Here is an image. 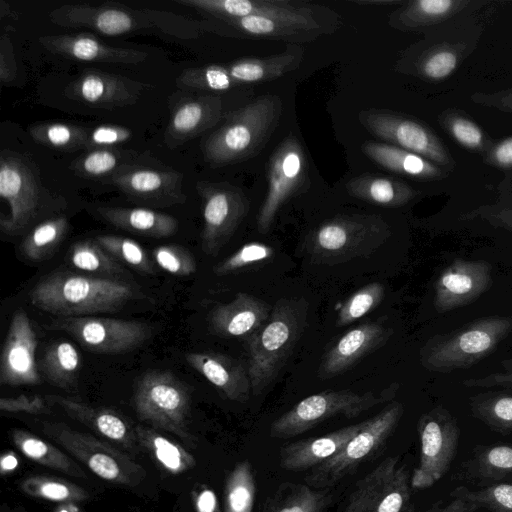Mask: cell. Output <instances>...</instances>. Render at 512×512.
<instances>
[{"mask_svg": "<svg viewBox=\"0 0 512 512\" xmlns=\"http://www.w3.org/2000/svg\"><path fill=\"white\" fill-rule=\"evenodd\" d=\"M136 296L135 288L121 279L70 271L50 273L29 293L36 308L58 317L115 312Z\"/></svg>", "mask_w": 512, "mask_h": 512, "instance_id": "6da1fadb", "label": "cell"}, {"mask_svg": "<svg viewBox=\"0 0 512 512\" xmlns=\"http://www.w3.org/2000/svg\"><path fill=\"white\" fill-rule=\"evenodd\" d=\"M307 315L305 299H280L267 321L247 338V367L254 396L263 393L279 375L304 331Z\"/></svg>", "mask_w": 512, "mask_h": 512, "instance_id": "7a4b0ae2", "label": "cell"}, {"mask_svg": "<svg viewBox=\"0 0 512 512\" xmlns=\"http://www.w3.org/2000/svg\"><path fill=\"white\" fill-rule=\"evenodd\" d=\"M281 114L276 95H263L227 114L225 123L204 141L205 160L222 166L253 157L269 140Z\"/></svg>", "mask_w": 512, "mask_h": 512, "instance_id": "3957f363", "label": "cell"}, {"mask_svg": "<svg viewBox=\"0 0 512 512\" xmlns=\"http://www.w3.org/2000/svg\"><path fill=\"white\" fill-rule=\"evenodd\" d=\"M390 234L389 225L380 215H339L312 229L303 247L312 262L335 265L371 255Z\"/></svg>", "mask_w": 512, "mask_h": 512, "instance_id": "277c9868", "label": "cell"}, {"mask_svg": "<svg viewBox=\"0 0 512 512\" xmlns=\"http://www.w3.org/2000/svg\"><path fill=\"white\" fill-rule=\"evenodd\" d=\"M395 388L388 387L380 393H355L350 390L324 391L299 401L290 410L275 419L270 436L287 439L302 434L322 422L344 416L354 418L361 413L389 401Z\"/></svg>", "mask_w": 512, "mask_h": 512, "instance_id": "5b68a950", "label": "cell"}, {"mask_svg": "<svg viewBox=\"0 0 512 512\" xmlns=\"http://www.w3.org/2000/svg\"><path fill=\"white\" fill-rule=\"evenodd\" d=\"M403 412L401 403L392 402L367 419L364 427L336 455L311 469L305 477L306 484L316 489L328 488L378 455L395 431Z\"/></svg>", "mask_w": 512, "mask_h": 512, "instance_id": "8992f818", "label": "cell"}, {"mask_svg": "<svg viewBox=\"0 0 512 512\" xmlns=\"http://www.w3.org/2000/svg\"><path fill=\"white\" fill-rule=\"evenodd\" d=\"M302 57V47L292 44L285 51L266 57L243 58L225 64L185 69L177 78V84L201 90L224 91L243 84L271 81L295 70Z\"/></svg>", "mask_w": 512, "mask_h": 512, "instance_id": "52a82bcc", "label": "cell"}, {"mask_svg": "<svg viewBox=\"0 0 512 512\" xmlns=\"http://www.w3.org/2000/svg\"><path fill=\"white\" fill-rule=\"evenodd\" d=\"M133 403L138 417L156 427L187 437L191 397L171 371L151 370L136 382Z\"/></svg>", "mask_w": 512, "mask_h": 512, "instance_id": "ba28073f", "label": "cell"}, {"mask_svg": "<svg viewBox=\"0 0 512 512\" xmlns=\"http://www.w3.org/2000/svg\"><path fill=\"white\" fill-rule=\"evenodd\" d=\"M511 326L509 318L480 320L448 339L428 344L421 354L422 364L440 372L471 365L494 349Z\"/></svg>", "mask_w": 512, "mask_h": 512, "instance_id": "9c48e42d", "label": "cell"}, {"mask_svg": "<svg viewBox=\"0 0 512 512\" xmlns=\"http://www.w3.org/2000/svg\"><path fill=\"white\" fill-rule=\"evenodd\" d=\"M420 460L410 479L416 489L429 488L450 469L459 444L457 421L439 407L423 414L417 424Z\"/></svg>", "mask_w": 512, "mask_h": 512, "instance_id": "30bf717a", "label": "cell"}, {"mask_svg": "<svg viewBox=\"0 0 512 512\" xmlns=\"http://www.w3.org/2000/svg\"><path fill=\"white\" fill-rule=\"evenodd\" d=\"M47 328L66 332L85 349L100 354L132 351L151 335V328L146 323L97 316L58 317Z\"/></svg>", "mask_w": 512, "mask_h": 512, "instance_id": "8fae6325", "label": "cell"}, {"mask_svg": "<svg viewBox=\"0 0 512 512\" xmlns=\"http://www.w3.org/2000/svg\"><path fill=\"white\" fill-rule=\"evenodd\" d=\"M196 189L203 201L201 247L205 254L215 256L247 216L249 201L239 187L230 183L198 181Z\"/></svg>", "mask_w": 512, "mask_h": 512, "instance_id": "7c38bea8", "label": "cell"}, {"mask_svg": "<svg viewBox=\"0 0 512 512\" xmlns=\"http://www.w3.org/2000/svg\"><path fill=\"white\" fill-rule=\"evenodd\" d=\"M358 120L367 131L388 144L421 155L444 169L454 165L442 141L419 121L377 108L360 111Z\"/></svg>", "mask_w": 512, "mask_h": 512, "instance_id": "4fadbf2b", "label": "cell"}, {"mask_svg": "<svg viewBox=\"0 0 512 512\" xmlns=\"http://www.w3.org/2000/svg\"><path fill=\"white\" fill-rule=\"evenodd\" d=\"M410 474L397 456L360 479L341 512H403L410 506Z\"/></svg>", "mask_w": 512, "mask_h": 512, "instance_id": "5bb4252c", "label": "cell"}, {"mask_svg": "<svg viewBox=\"0 0 512 512\" xmlns=\"http://www.w3.org/2000/svg\"><path fill=\"white\" fill-rule=\"evenodd\" d=\"M307 159L299 139L290 134L270 156L267 166V192L259 208L256 225L266 234L280 208L296 194L306 179Z\"/></svg>", "mask_w": 512, "mask_h": 512, "instance_id": "9a60e30c", "label": "cell"}, {"mask_svg": "<svg viewBox=\"0 0 512 512\" xmlns=\"http://www.w3.org/2000/svg\"><path fill=\"white\" fill-rule=\"evenodd\" d=\"M0 196L10 208L9 216L0 218V228L6 235L23 233L40 214L41 187L29 165L9 151H2L0 156Z\"/></svg>", "mask_w": 512, "mask_h": 512, "instance_id": "2e32d148", "label": "cell"}, {"mask_svg": "<svg viewBox=\"0 0 512 512\" xmlns=\"http://www.w3.org/2000/svg\"><path fill=\"white\" fill-rule=\"evenodd\" d=\"M54 24L89 28L106 36H119L141 29L160 28V12L136 10L112 3L103 5L64 4L48 15Z\"/></svg>", "mask_w": 512, "mask_h": 512, "instance_id": "e0dca14e", "label": "cell"}, {"mask_svg": "<svg viewBox=\"0 0 512 512\" xmlns=\"http://www.w3.org/2000/svg\"><path fill=\"white\" fill-rule=\"evenodd\" d=\"M44 430L103 480L133 485L143 474V470L125 455L89 434L62 423H46Z\"/></svg>", "mask_w": 512, "mask_h": 512, "instance_id": "ac0fdd59", "label": "cell"}, {"mask_svg": "<svg viewBox=\"0 0 512 512\" xmlns=\"http://www.w3.org/2000/svg\"><path fill=\"white\" fill-rule=\"evenodd\" d=\"M224 28V35L245 38H271L304 42L321 34L333 33L341 26V19L295 18L277 16H247L216 20Z\"/></svg>", "mask_w": 512, "mask_h": 512, "instance_id": "d6986e66", "label": "cell"}, {"mask_svg": "<svg viewBox=\"0 0 512 512\" xmlns=\"http://www.w3.org/2000/svg\"><path fill=\"white\" fill-rule=\"evenodd\" d=\"M215 20L247 16L339 19L332 9L307 1L295 0H176Z\"/></svg>", "mask_w": 512, "mask_h": 512, "instance_id": "ffe728a7", "label": "cell"}, {"mask_svg": "<svg viewBox=\"0 0 512 512\" xmlns=\"http://www.w3.org/2000/svg\"><path fill=\"white\" fill-rule=\"evenodd\" d=\"M183 178L177 171L131 164L118 170L108 181L133 201L164 207L186 201Z\"/></svg>", "mask_w": 512, "mask_h": 512, "instance_id": "44dd1931", "label": "cell"}, {"mask_svg": "<svg viewBox=\"0 0 512 512\" xmlns=\"http://www.w3.org/2000/svg\"><path fill=\"white\" fill-rule=\"evenodd\" d=\"M38 340L27 313L14 312L0 358L2 385H36L42 382L35 360Z\"/></svg>", "mask_w": 512, "mask_h": 512, "instance_id": "7402d4cb", "label": "cell"}, {"mask_svg": "<svg viewBox=\"0 0 512 512\" xmlns=\"http://www.w3.org/2000/svg\"><path fill=\"white\" fill-rule=\"evenodd\" d=\"M149 87L121 75L89 69L68 85L66 94L94 108L112 109L135 102Z\"/></svg>", "mask_w": 512, "mask_h": 512, "instance_id": "603a6c76", "label": "cell"}, {"mask_svg": "<svg viewBox=\"0 0 512 512\" xmlns=\"http://www.w3.org/2000/svg\"><path fill=\"white\" fill-rule=\"evenodd\" d=\"M392 333V329L377 322H366L350 329L323 355L318 377L326 380L345 372L382 347Z\"/></svg>", "mask_w": 512, "mask_h": 512, "instance_id": "cb8c5ba5", "label": "cell"}, {"mask_svg": "<svg viewBox=\"0 0 512 512\" xmlns=\"http://www.w3.org/2000/svg\"><path fill=\"white\" fill-rule=\"evenodd\" d=\"M39 43L53 54L88 62L138 64L148 55L137 49L107 45L87 33L42 36Z\"/></svg>", "mask_w": 512, "mask_h": 512, "instance_id": "d4e9b609", "label": "cell"}, {"mask_svg": "<svg viewBox=\"0 0 512 512\" xmlns=\"http://www.w3.org/2000/svg\"><path fill=\"white\" fill-rule=\"evenodd\" d=\"M186 362L204 376L226 399L244 403L249 399L251 383L248 367L217 352H189Z\"/></svg>", "mask_w": 512, "mask_h": 512, "instance_id": "484cf974", "label": "cell"}, {"mask_svg": "<svg viewBox=\"0 0 512 512\" xmlns=\"http://www.w3.org/2000/svg\"><path fill=\"white\" fill-rule=\"evenodd\" d=\"M272 308L263 300L239 292L226 304H220L209 315L211 331L221 337H250L269 318Z\"/></svg>", "mask_w": 512, "mask_h": 512, "instance_id": "4316f807", "label": "cell"}, {"mask_svg": "<svg viewBox=\"0 0 512 512\" xmlns=\"http://www.w3.org/2000/svg\"><path fill=\"white\" fill-rule=\"evenodd\" d=\"M222 99L201 95L178 103L166 128L164 140L175 148L217 124L222 116Z\"/></svg>", "mask_w": 512, "mask_h": 512, "instance_id": "83f0119b", "label": "cell"}, {"mask_svg": "<svg viewBox=\"0 0 512 512\" xmlns=\"http://www.w3.org/2000/svg\"><path fill=\"white\" fill-rule=\"evenodd\" d=\"M489 271L482 262H455L436 283V308L443 312L476 298L488 286Z\"/></svg>", "mask_w": 512, "mask_h": 512, "instance_id": "f1b7e54d", "label": "cell"}, {"mask_svg": "<svg viewBox=\"0 0 512 512\" xmlns=\"http://www.w3.org/2000/svg\"><path fill=\"white\" fill-rule=\"evenodd\" d=\"M366 420L349 425L320 437L290 442L280 450V466L289 471L314 468L336 455L358 432Z\"/></svg>", "mask_w": 512, "mask_h": 512, "instance_id": "f546056e", "label": "cell"}, {"mask_svg": "<svg viewBox=\"0 0 512 512\" xmlns=\"http://www.w3.org/2000/svg\"><path fill=\"white\" fill-rule=\"evenodd\" d=\"M478 2L472 0L405 1L390 14L389 23L402 31H422L440 27L468 14Z\"/></svg>", "mask_w": 512, "mask_h": 512, "instance_id": "4dcf8cb0", "label": "cell"}, {"mask_svg": "<svg viewBox=\"0 0 512 512\" xmlns=\"http://www.w3.org/2000/svg\"><path fill=\"white\" fill-rule=\"evenodd\" d=\"M459 477L480 488L512 482V444L475 446L462 462Z\"/></svg>", "mask_w": 512, "mask_h": 512, "instance_id": "1f68e13d", "label": "cell"}, {"mask_svg": "<svg viewBox=\"0 0 512 512\" xmlns=\"http://www.w3.org/2000/svg\"><path fill=\"white\" fill-rule=\"evenodd\" d=\"M484 508L490 512H512V482L470 490L458 486L444 500L422 512H475Z\"/></svg>", "mask_w": 512, "mask_h": 512, "instance_id": "d6a6232c", "label": "cell"}, {"mask_svg": "<svg viewBox=\"0 0 512 512\" xmlns=\"http://www.w3.org/2000/svg\"><path fill=\"white\" fill-rule=\"evenodd\" d=\"M361 148L371 161L403 176L435 180L445 175L442 167L425 157L388 143L366 141Z\"/></svg>", "mask_w": 512, "mask_h": 512, "instance_id": "836d02e7", "label": "cell"}, {"mask_svg": "<svg viewBox=\"0 0 512 512\" xmlns=\"http://www.w3.org/2000/svg\"><path fill=\"white\" fill-rule=\"evenodd\" d=\"M96 211L109 224L145 237L166 238L178 230L176 218L152 209L101 206Z\"/></svg>", "mask_w": 512, "mask_h": 512, "instance_id": "e575fe53", "label": "cell"}, {"mask_svg": "<svg viewBox=\"0 0 512 512\" xmlns=\"http://www.w3.org/2000/svg\"><path fill=\"white\" fill-rule=\"evenodd\" d=\"M49 404H57L70 417L91 427L106 438L126 443L131 431L127 422L116 412L106 408H94L85 403L60 395H47Z\"/></svg>", "mask_w": 512, "mask_h": 512, "instance_id": "d590c367", "label": "cell"}, {"mask_svg": "<svg viewBox=\"0 0 512 512\" xmlns=\"http://www.w3.org/2000/svg\"><path fill=\"white\" fill-rule=\"evenodd\" d=\"M446 24H444V39L427 46L416 59L415 72L426 80L447 79L458 68L467 52L472 49V43L453 40L452 32L447 39Z\"/></svg>", "mask_w": 512, "mask_h": 512, "instance_id": "8d00e7d4", "label": "cell"}, {"mask_svg": "<svg viewBox=\"0 0 512 512\" xmlns=\"http://www.w3.org/2000/svg\"><path fill=\"white\" fill-rule=\"evenodd\" d=\"M346 189L355 198L385 207L404 205L415 195L413 188L405 182L373 173H364L350 179Z\"/></svg>", "mask_w": 512, "mask_h": 512, "instance_id": "74e56055", "label": "cell"}, {"mask_svg": "<svg viewBox=\"0 0 512 512\" xmlns=\"http://www.w3.org/2000/svg\"><path fill=\"white\" fill-rule=\"evenodd\" d=\"M331 495L307 484L283 483L267 499L262 512H323Z\"/></svg>", "mask_w": 512, "mask_h": 512, "instance_id": "f35d334b", "label": "cell"}, {"mask_svg": "<svg viewBox=\"0 0 512 512\" xmlns=\"http://www.w3.org/2000/svg\"><path fill=\"white\" fill-rule=\"evenodd\" d=\"M80 367L81 357L78 350L66 341L49 345L38 365L45 379L62 389L72 388L76 384Z\"/></svg>", "mask_w": 512, "mask_h": 512, "instance_id": "ab89813d", "label": "cell"}, {"mask_svg": "<svg viewBox=\"0 0 512 512\" xmlns=\"http://www.w3.org/2000/svg\"><path fill=\"white\" fill-rule=\"evenodd\" d=\"M12 440L27 458L74 477H86L84 471L71 458L49 442L20 429L12 431Z\"/></svg>", "mask_w": 512, "mask_h": 512, "instance_id": "60d3db41", "label": "cell"}, {"mask_svg": "<svg viewBox=\"0 0 512 512\" xmlns=\"http://www.w3.org/2000/svg\"><path fill=\"white\" fill-rule=\"evenodd\" d=\"M68 229L69 222L65 216L53 217L40 222L21 242L22 255L33 262L44 261L53 255L65 238Z\"/></svg>", "mask_w": 512, "mask_h": 512, "instance_id": "b9f144b4", "label": "cell"}, {"mask_svg": "<svg viewBox=\"0 0 512 512\" xmlns=\"http://www.w3.org/2000/svg\"><path fill=\"white\" fill-rule=\"evenodd\" d=\"M68 261L81 271L101 277L120 279V276L126 274L118 260L112 257L95 238L75 242L69 248Z\"/></svg>", "mask_w": 512, "mask_h": 512, "instance_id": "7bdbcfd3", "label": "cell"}, {"mask_svg": "<svg viewBox=\"0 0 512 512\" xmlns=\"http://www.w3.org/2000/svg\"><path fill=\"white\" fill-rule=\"evenodd\" d=\"M255 477L248 460L238 462L229 473L224 489L225 512H252Z\"/></svg>", "mask_w": 512, "mask_h": 512, "instance_id": "ee69618b", "label": "cell"}, {"mask_svg": "<svg viewBox=\"0 0 512 512\" xmlns=\"http://www.w3.org/2000/svg\"><path fill=\"white\" fill-rule=\"evenodd\" d=\"M136 432L157 462L168 472L179 474L194 466L192 455L163 435L144 427H138Z\"/></svg>", "mask_w": 512, "mask_h": 512, "instance_id": "f6af8a7d", "label": "cell"}, {"mask_svg": "<svg viewBox=\"0 0 512 512\" xmlns=\"http://www.w3.org/2000/svg\"><path fill=\"white\" fill-rule=\"evenodd\" d=\"M29 132L37 143L59 150L72 151L88 144L89 134L82 127L67 123H41Z\"/></svg>", "mask_w": 512, "mask_h": 512, "instance_id": "bcb514c9", "label": "cell"}, {"mask_svg": "<svg viewBox=\"0 0 512 512\" xmlns=\"http://www.w3.org/2000/svg\"><path fill=\"white\" fill-rule=\"evenodd\" d=\"M21 489L27 495L54 502L73 503L88 498L81 487L60 479L45 476H32L21 483Z\"/></svg>", "mask_w": 512, "mask_h": 512, "instance_id": "7dc6e473", "label": "cell"}, {"mask_svg": "<svg viewBox=\"0 0 512 512\" xmlns=\"http://www.w3.org/2000/svg\"><path fill=\"white\" fill-rule=\"evenodd\" d=\"M95 240L116 260L130 265L142 273H156L154 261L135 240L111 234L98 235Z\"/></svg>", "mask_w": 512, "mask_h": 512, "instance_id": "c3c4849f", "label": "cell"}, {"mask_svg": "<svg viewBox=\"0 0 512 512\" xmlns=\"http://www.w3.org/2000/svg\"><path fill=\"white\" fill-rule=\"evenodd\" d=\"M471 409L474 416L491 430L512 433V395H487L473 400Z\"/></svg>", "mask_w": 512, "mask_h": 512, "instance_id": "681fc988", "label": "cell"}, {"mask_svg": "<svg viewBox=\"0 0 512 512\" xmlns=\"http://www.w3.org/2000/svg\"><path fill=\"white\" fill-rule=\"evenodd\" d=\"M131 165L120 151L112 148H96L77 158L72 170L85 178L111 177L121 168Z\"/></svg>", "mask_w": 512, "mask_h": 512, "instance_id": "f907efd6", "label": "cell"}, {"mask_svg": "<svg viewBox=\"0 0 512 512\" xmlns=\"http://www.w3.org/2000/svg\"><path fill=\"white\" fill-rule=\"evenodd\" d=\"M384 286L372 282L354 292L341 305L337 314L336 326L349 325L376 309L384 297Z\"/></svg>", "mask_w": 512, "mask_h": 512, "instance_id": "816d5d0a", "label": "cell"}, {"mask_svg": "<svg viewBox=\"0 0 512 512\" xmlns=\"http://www.w3.org/2000/svg\"><path fill=\"white\" fill-rule=\"evenodd\" d=\"M439 121L461 146L473 151L488 149V139L482 129L464 114L455 111L445 112Z\"/></svg>", "mask_w": 512, "mask_h": 512, "instance_id": "f5cc1de1", "label": "cell"}, {"mask_svg": "<svg viewBox=\"0 0 512 512\" xmlns=\"http://www.w3.org/2000/svg\"><path fill=\"white\" fill-rule=\"evenodd\" d=\"M274 253V249L265 243H246L229 257L216 264L213 267V272L218 276L239 272L247 267L271 259Z\"/></svg>", "mask_w": 512, "mask_h": 512, "instance_id": "db71d44e", "label": "cell"}, {"mask_svg": "<svg viewBox=\"0 0 512 512\" xmlns=\"http://www.w3.org/2000/svg\"><path fill=\"white\" fill-rule=\"evenodd\" d=\"M152 256L162 270L175 276H189L197 269L193 254L177 244L157 246L153 249Z\"/></svg>", "mask_w": 512, "mask_h": 512, "instance_id": "11a10c76", "label": "cell"}, {"mask_svg": "<svg viewBox=\"0 0 512 512\" xmlns=\"http://www.w3.org/2000/svg\"><path fill=\"white\" fill-rule=\"evenodd\" d=\"M132 137L127 127L119 125H101L96 127L88 136L87 147L110 148L126 142Z\"/></svg>", "mask_w": 512, "mask_h": 512, "instance_id": "9f6ffc18", "label": "cell"}, {"mask_svg": "<svg viewBox=\"0 0 512 512\" xmlns=\"http://www.w3.org/2000/svg\"><path fill=\"white\" fill-rule=\"evenodd\" d=\"M0 409L10 413L23 412L29 414H42L50 411L46 398L39 395L32 397L19 395L14 398L2 397L0 399Z\"/></svg>", "mask_w": 512, "mask_h": 512, "instance_id": "6f0895ef", "label": "cell"}, {"mask_svg": "<svg viewBox=\"0 0 512 512\" xmlns=\"http://www.w3.org/2000/svg\"><path fill=\"white\" fill-rule=\"evenodd\" d=\"M16 60L9 35L2 33L0 39V80L3 85L11 84L16 77Z\"/></svg>", "mask_w": 512, "mask_h": 512, "instance_id": "680465c9", "label": "cell"}, {"mask_svg": "<svg viewBox=\"0 0 512 512\" xmlns=\"http://www.w3.org/2000/svg\"><path fill=\"white\" fill-rule=\"evenodd\" d=\"M472 100L479 105L512 113V88L493 93H475Z\"/></svg>", "mask_w": 512, "mask_h": 512, "instance_id": "91938a15", "label": "cell"}, {"mask_svg": "<svg viewBox=\"0 0 512 512\" xmlns=\"http://www.w3.org/2000/svg\"><path fill=\"white\" fill-rule=\"evenodd\" d=\"M487 161L499 168H512V136L487 149Z\"/></svg>", "mask_w": 512, "mask_h": 512, "instance_id": "94428289", "label": "cell"}, {"mask_svg": "<svg viewBox=\"0 0 512 512\" xmlns=\"http://www.w3.org/2000/svg\"><path fill=\"white\" fill-rule=\"evenodd\" d=\"M195 508L196 512H220L215 492L203 487L195 497Z\"/></svg>", "mask_w": 512, "mask_h": 512, "instance_id": "6125c7cd", "label": "cell"}, {"mask_svg": "<svg viewBox=\"0 0 512 512\" xmlns=\"http://www.w3.org/2000/svg\"><path fill=\"white\" fill-rule=\"evenodd\" d=\"M466 386L490 387L500 384H512V372L505 374H492L481 379H469L464 382Z\"/></svg>", "mask_w": 512, "mask_h": 512, "instance_id": "be15d7a7", "label": "cell"}, {"mask_svg": "<svg viewBox=\"0 0 512 512\" xmlns=\"http://www.w3.org/2000/svg\"><path fill=\"white\" fill-rule=\"evenodd\" d=\"M17 466H18V459L15 457V455L8 453V454H4L1 457L0 467H1L2 474H5V473L15 470L17 468Z\"/></svg>", "mask_w": 512, "mask_h": 512, "instance_id": "e7e4bbea", "label": "cell"}, {"mask_svg": "<svg viewBox=\"0 0 512 512\" xmlns=\"http://www.w3.org/2000/svg\"><path fill=\"white\" fill-rule=\"evenodd\" d=\"M404 0H355L354 3L360 5H375V6H389V5H402Z\"/></svg>", "mask_w": 512, "mask_h": 512, "instance_id": "03108f58", "label": "cell"}, {"mask_svg": "<svg viewBox=\"0 0 512 512\" xmlns=\"http://www.w3.org/2000/svg\"><path fill=\"white\" fill-rule=\"evenodd\" d=\"M506 366L512 369V361H510L509 364H506Z\"/></svg>", "mask_w": 512, "mask_h": 512, "instance_id": "003e7915", "label": "cell"}]
</instances>
